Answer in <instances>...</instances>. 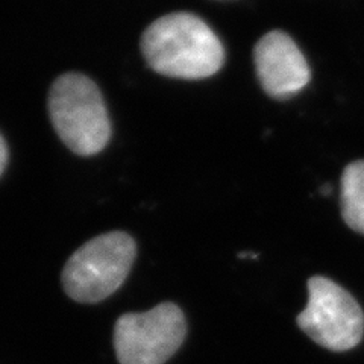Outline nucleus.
<instances>
[{"label":"nucleus","instance_id":"nucleus-4","mask_svg":"<svg viewBox=\"0 0 364 364\" xmlns=\"http://www.w3.org/2000/svg\"><path fill=\"white\" fill-rule=\"evenodd\" d=\"M309 304L296 323L317 345L334 352L355 348L364 336V313L348 290L333 279L311 277Z\"/></svg>","mask_w":364,"mask_h":364},{"label":"nucleus","instance_id":"nucleus-9","mask_svg":"<svg viewBox=\"0 0 364 364\" xmlns=\"http://www.w3.org/2000/svg\"><path fill=\"white\" fill-rule=\"evenodd\" d=\"M331 191H333V187L331 186H323L322 188H321V193L323 196H329L331 195Z\"/></svg>","mask_w":364,"mask_h":364},{"label":"nucleus","instance_id":"nucleus-1","mask_svg":"<svg viewBox=\"0 0 364 364\" xmlns=\"http://www.w3.org/2000/svg\"><path fill=\"white\" fill-rule=\"evenodd\" d=\"M140 46L147 65L167 77L199 81L218 73L225 63L219 37L191 13L159 17L143 32Z\"/></svg>","mask_w":364,"mask_h":364},{"label":"nucleus","instance_id":"nucleus-2","mask_svg":"<svg viewBox=\"0 0 364 364\" xmlns=\"http://www.w3.org/2000/svg\"><path fill=\"white\" fill-rule=\"evenodd\" d=\"M49 116L61 141L79 156L99 154L111 139L104 96L85 75L70 72L56 79L49 93Z\"/></svg>","mask_w":364,"mask_h":364},{"label":"nucleus","instance_id":"nucleus-7","mask_svg":"<svg viewBox=\"0 0 364 364\" xmlns=\"http://www.w3.org/2000/svg\"><path fill=\"white\" fill-rule=\"evenodd\" d=\"M340 200L345 223L364 235V159L348 164L343 170Z\"/></svg>","mask_w":364,"mask_h":364},{"label":"nucleus","instance_id":"nucleus-6","mask_svg":"<svg viewBox=\"0 0 364 364\" xmlns=\"http://www.w3.org/2000/svg\"><path fill=\"white\" fill-rule=\"evenodd\" d=\"M254 61L261 87L273 99L298 95L311 79L304 53L284 31H270L258 40Z\"/></svg>","mask_w":364,"mask_h":364},{"label":"nucleus","instance_id":"nucleus-8","mask_svg":"<svg viewBox=\"0 0 364 364\" xmlns=\"http://www.w3.org/2000/svg\"><path fill=\"white\" fill-rule=\"evenodd\" d=\"M6 164H8V146L2 134H0V175L4 173Z\"/></svg>","mask_w":364,"mask_h":364},{"label":"nucleus","instance_id":"nucleus-3","mask_svg":"<svg viewBox=\"0 0 364 364\" xmlns=\"http://www.w3.org/2000/svg\"><path fill=\"white\" fill-rule=\"evenodd\" d=\"M135 254V242L127 232L95 237L68 258L63 270L65 293L82 304L104 301L127 279Z\"/></svg>","mask_w":364,"mask_h":364},{"label":"nucleus","instance_id":"nucleus-5","mask_svg":"<svg viewBox=\"0 0 364 364\" xmlns=\"http://www.w3.org/2000/svg\"><path fill=\"white\" fill-rule=\"evenodd\" d=\"M187 334L186 316L173 302L146 313H128L114 326V348L120 364H164Z\"/></svg>","mask_w":364,"mask_h":364}]
</instances>
